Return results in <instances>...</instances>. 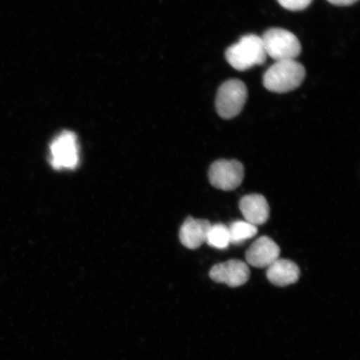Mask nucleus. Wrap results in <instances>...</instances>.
<instances>
[{"label":"nucleus","instance_id":"nucleus-1","mask_svg":"<svg viewBox=\"0 0 360 360\" xmlns=\"http://www.w3.org/2000/svg\"><path fill=\"white\" fill-rule=\"evenodd\" d=\"M304 78L305 69L300 63L295 60L276 61L265 72L263 84L269 91L282 94L300 86Z\"/></svg>","mask_w":360,"mask_h":360},{"label":"nucleus","instance_id":"nucleus-2","mask_svg":"<svg viewBox=\"0 0 360 360\" xmlns=\"http://www.w3.org/2000/svg\"><path fill=\"white\" fill-rule=\"evenodd\" d=\"M225 57L233 69L245 71L266 60L262 39L256 34L243 36L240 41L229 47Z\"/></svg>","mask_w":360,"mask_h":360},{"label":"nucleus","instance_id":"nucleus-3","mask_svg":"<svg viewBox=\"0 0 360 360\" xmlns=\"http://www.w3.org/2000/svg\"><path fill=\"white\" fill-rule=\"evenodd\" d=\"M262 39L266 55L276 61L295 60L301 53V44L290 31L274 28L266 31Z\"/></svg>","mask_w":360,"mask_h":360},{"label":"nucleus","instance_id":"nucleus-4","mask_svg":"<svg viewBox=\"0 0 360 360\" xmlns=\"http://www.w3.org/2000/svg\"><path fill=\"white\" fill-rule=\"evenodd\" d=\"M248 98V89L240 79H229L219 87L216 96V110L221 118H235L244 108Z\"/></svg>","mask_w":360,"mask_h":360},{"label":"nucleus","instance_id":"nucleus-5","mask_svg":"<svg viewBox=\"0 0 360 360\" xmlns=\"http://www.w3.org/2000/svg\"><path fill=\"white\" fill-rule=\"evenodd\" d=\"M52 167L56 170L74 169L79 163V148L74 133L64 131L53 139L51 145Z\"/></svg>","mask_w":360,"mask_h":360},{"label":"nucleus","instance_id":"nucleus-6","mask_svg":"<svg viewBox=\"0 0 360 360\" xmlns=\"http://www.w3.org/2000/svg\"><path fill=\"white\" fill-rule=\"evenodd\" d=\"M244 177V165L236 160H219L211 165L209 170L210 184L224 191L236 190Z\"/></svg>","mask_w":360,"mask_h":360},{"label":"nucleus","instance_id":"nucleus-7","mask_svg":"<svg viewBox=\"0 0 360 360\" xmlns=\"http://www.w3.org/2000/svg\"><path fill=\"white\" fill-rule=\"evenodd\" d=\"M250 276V270L248 264L238 259L215 264L210 271L211 280L225 283L231 288L244 285L249 281Z\"/></svg>","mask_w":360,"mask_h":360},{"label":"nucleus","instance_id":"nucleus-8","mask_svg":"<svg viewBox=\"0 0 360 360\" xmlns=\"http://www.w3.org/2000/svg\"><path fill=\"white\" fill-rule=\"evenodd\" d=\"M280 247L271 238L262 236L256 240L247 250V263L255 268H268L280 259Z\"/></svg>","mask_w":360,"mask_h":360},{"label":"nucleus","instance_id":"nucleus-9","mask_svg":"<svg viewBox=\"0 0 360 360\" xmlns=\"http://www.w3.org/2000/svg\"><path fill=\"white\" fill-rule=\"evenodd\" d=\"M240 210L245 221L255 226L266 223L269 217L268 201L258 193H251L243 197L240 201Z\"/></svg>","mask_w":360,"mask_h":360},{"label":"nucleus","instance_id":"nucleus-10","mask_svg":"<svg viewBox=\"0 0 360 360\" xmlns=\"http://www.w3.org/2000/svg\"><path fill=\"white\" fill-rule=\"evenodd\" d=\"M210 226L208 220L188 217L180 228V242L188 249H198L205 243Z\"/></svg>","mask_w":360,"mask_h":360},{"label":"nucleus","instance_id":"nucleus-11","mask_svg":"<svg viewBox=\"0 0 360 360\" xmlns=\"http://www.w3.org/2000/svg\"><path fill=\"white\" fill-rule=\"evenodd\" d=\"M300 274L298 265L285 259H278L267 269L268 280L278 287L292 285L299 281Z\"/></svg>","mask_w":360,"mask_h":360},{"label":"nucleus","instance_id":"nucleus-12","mask_svg":"<svg viewBox=\"0 0 360 360\" xmlns=\"http://www.w3.org/2000/svg\"><path fill=\"white\" fill-rule=\"evenodd\" d=\"M228 228L231 244L236 245L255 237L258 233L257 226L247 221H242V220L232 223Z\"/></svg>","mask_w":360,"mask_h":360},{"label":"nucleus","instance_id":"nucleus-13","mask_svg":"<svg viewBox=\"0 0 360 360\" xmlns=\"http://www.w3.org/2000/svg\"><path fill=\"white\" fill-rule=\"evenodd\" d=\"M205 242L214 249H227L231 245L229 228L223 224H211L208 233H207Z\"/></svg>","mask_w":360,"mask_h":360},{"label":"nucleus","instance_id":"nucleus-14","mask_svg":"<svg viewBox=\"0 0 360 360\" xmlns=\"http://www.w3.org/2000/svg\"><path fill=\"white\" fill-rule=\"evenodd\" d=\"M313 0H278V4L288 11H300L309 6Z\"/></svg>","mask_w":360,"mask_h":360},{"label":"nucleus","instance_id":"nucleus-15","mask_svg":"<svg viewBox=\"0 0 360 360\" xmlns=\"http://www.w3.org/2000/svg\"><path fill=\"white\" fill-rule=\"evenodd\" d=\"M327 1L337 6H349L356 3L358 0H327Z\"/></svg>","mask_w":360,"mask_h":360}]
</instances>
